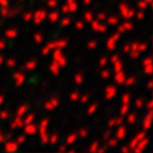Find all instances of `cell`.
<instances>
[{"mask_svg":"<svg viewBox=\"0 0 153 153\" xmlns=\"http://www.w3.org/2000/svg\"><path fill=\"white\" fill-rule=\"evenodd\" d=\"M53 57H54V62L59 65V66H62V65H64L65 63H66V60H65V58L62 56V52L59 51V50H57L56 52H54V54H53Z\"/></svg>","mask_w":153,"mask_h":153,"instance_id":"1","label":"cell"},{"mask_svg":"<svg viewBox=\"0 0 153 153\" xmlns=\"http://www.w3.org/2000/svg\"><path fill=\"white\" fill-rule=\"evenodd\" d=\"M45 18H46V13H45L44 11H37V12L34 15V21H35V23H40V22H42Z\"/></svg>","mask_w":153,"mask_h":153,"instance_id":"2","label":"cell"},{"mask_svg":"<svg viewBox=\"0 0 153 153\" xmlns=\"http://www.w3.org/2000/svg\"><path fill=\"white\" fill-rule=\"evenodd\" d=\"M65 46H66V41H56V42L50 44L47 46V48L48 50H51V48H63Z\"/></svg>","mask_w":153,"mask_h":153,"instance_id":"3","label":"cell"},{"mask_svg":"<svg viewBox=\"0 0 153 153\" xmlns=\"http://www.w3.org/2000/svg\"><path fill=\"white\" fill-rule=\"evenodd\" d=\"M36 131H37V129H36V127H35L34 124H31V123L27 124V127H25V133H27V134L33 135V134H35Z\"/></svg>","mask_w":153,"mask_h":153,"instance_id":"4","label":"cell"},{"mask_svg":"<svg viewBox=\"0 0 153 153\" xmlns=\"http://www.w3.org/2000/svg\"><path fill=\"white\" fill-rule=\"evenodd\" d=\"M121 11H122V15H123L126 18H130V17L134 15V11H129V12H128V7H127V6H121Z\"/></svg>","mask_w":153,"mask_h":153,"instance_id":"5","label":"cell"},{"mask_svg":"<svg viewBox=\"0 0 153 153\" xmlns=\"http://www.w3.org/2000/svg\"><path fill=\"white\" fill-rule=\"evenodd\" d=\"M116 88L114 87H107V89H106V98L107 99H111L112 97H114V94H116Z\"/></svg>","mask_w":153,"mask_h":153,"instance_id":"6","label":"cell"},{"mask_svg":"<svg viewBox=\"0 0 153 153\" xmlns=\"http://www.w3.org/2000/svg\"><path fill=\"white\" fill-rule=\"evenodd\" d=\"M17 148H18V143H16V142H10V143H7V145L5 146V149H6V151H10V152L16 151Z\"/></svg>","mask_w":153,"mask_h":153,"instance_id":"7","label":"cell"},{"mask_svg":"<svg viewBox=\"0 0 153 153\" xmlns=\"http://www.w3.org/2000/svg\"><path fill=\"white\" fill-rule=\"evenodd\" d=\"M92 27H93V29L97 30V31H105V30H106V28H105L104 25H100L98 22H93V23H92Z\"/></svg>","mask_w":153,"mask_h":153,"instance_id":"8","label":"cell"},{"mask_svg":"<svg viewBox=\"0 0 153 153\" xmlns=\"http://www.w3.org/2000/svg\"><path fill=\"white\" fill-rule=\"evenodd\" d=\"M116 81H117V83H120V85L124 83V81H126L124 75H123L121 71H118V72H117V76H116Z\"/></svg>","mask_w":153,"mask_h":153,"instance_id":"9","label":"cell"},{"mask_svg":"<svg viewBox=\"0 0 153 153\" xmlns=\"http://www.w3.org/2000/svg\"><path fill=\"white\" fill-rule=\"evenodd\" d=\"M68 7H69V11H75L77 10V4L74 3V0H68Z\"/></svg>","mask_w":153,"mask_h":153,"instance_id":"10","label":"cell"},{"mask_svg":"<svg viewBox=\"0 0 153 153\" xmlns=\"http://www.w3.org/2000/svg\"><path fill=\"white\" fill-rule=\"evenodd\" d=\"M57 105H58V100L53 99L52 101H50V102H47V104H46V108H48V110H52V108H54Z\"/></svg>","mask_w":153,"mask_h":153,"instance_id":"11","label":"cell"},{"mask_svg":"<svg viewBox=\"0 0 153 153\" xmlns=\"http://www.w3.org/2000/svg\"><path fill=\"white\" fill-rule=\"evenodd\" d=\"M15 79H16V82H17V86H21V85L23 83V81H24V76H23V75H21V74H19V75L17 74V75L15 76Z\"/></svg>","mask_w":153,"mask_h":153,"instance_id":"12","label":"cell"},{"mask_svg":"<svg viewBox=\"0 0 153 153\" xmlns=\"http://www.w3.org/2000/svg\"><path fill=\"white\" fill-rule=\"evenodd\" d=\"M59 68H60V66L54 62V63L52 64V66H51V70H52V72H53L54 75H57V74L59 72Z\"/></svg>","mask_w":153,"mask_h":153,"instance_id":"13","label":"cell"},{"mask_svg":"<svg viewBox=\"0 0 153 153\" xmlns=\"http://www.w3.org/2000/svg\"><path fill=\"white\" fill-rule=\"evenodd\" d=\"M124 135H126V128H124V127H121V128L118 129L117 137H118V139H122V137H124Z\"/></svg>","mask_w":153,"mask_h":153,"instance_id":"14","label":"cell"},{"mask_svg":"<svg viewBox=\"0 0 153 153\" xmlns=\"http://www.w3.org/2000/svg\"><path fill=\"white\" fill-rule=\"evenodd\" d=\"M113 64H114V71H116V72H118V71H121V70H122V64H121V62H120V60L114 62Z\"/></svg>","mask_w":153,"mask_h":153,"instance_id":"15","label":"cell"},{"mask_svg":"<svg viewBox=\"0 0 153 153\" xmlns=\"http://www.w3.org/2000/svg\"><path fill=\"white\" fill-rule=\"evenodd\" d=\"M114 45H116V40H114L113 37H111V39H110V41L107 42V47H108L110 50H112V48L114 47Z\"/></svg>","mask_w":153,"mask_h":153,"instance_id":"16","label":"cell"},{"mask_svg":"<svg viewBox=\"0 0 153 153\" xmlns=\"http://www.w3.org/2000/svg\"><path fill=\"white\" fill-rule=\"evenodd\" d=\"M27 110H28V107H27V106H22V107L18 110V112H17V117H21V116H23V113H24Z\"/></svg>","mask_w":153,"mask_h":153,"instance_id":"17","label":"cell"},{"mask_svg":"<svg viewBox=\"0 0 153 153\" xmlns=\"http://www.w3.org/2000/svg\"><path fill=\"white\" fill-rule=\"evenodd\" d=\"M146 143H147V140H143V141H141L140 142V146L135 149V151H137V152H140V151H142V148H145V146H146Z\"/></svg>","mask_w":153,"mask_h":153,"instance_id":"18","label":"cell"},{"mask_svg":"<svg viewBox=\"0 0 153 153\" xmlns=\"http://www.w3.org/2000/svg\"><path fill=\"white\" fill-rule=\"evenodd\" d=\"M50 19H51L52 22H56V21L58 19V12H53V13H51V15H50Z\"/></svg>","mask_w":153,"mask_h":153,"instance_id":"19","label":"cell"},{"mask_svg":"<svg viewBox=\"0 0 153 153\" xmlns=\"http://www.w3.org/2000/svg\"><path fill=\"white\" fill-rule=\"evenodd\" d=\"M6 35H7L9 37H15V36L17 35V31H15V30H9V31H6Z\"/></svg>","mask_w":153,"mask_h":153,"instance_id":"20","label":"cell"},{"mask_svg":"<svg viewBox=\"0 0 153 153\" xmlns=\"http://www.w3.org/2000/svg\"><path fill=\"white\" fill-rule=\"evenodd\" d=\"M35 65H36V63H35V62H30V63H28V64H27V66H25V68H27V69H29V70H31V69H34V68H35Z\"/></svg>","mask_w":153,"mask_h":153,"instance_id":"21","label":"cell"},{"mask_svg":"<svg viewBox=\"0 0 153 153\" xmlns=\"http://www.w3.org/2000/svg\"><path fill=\"white\" fill-rule=\"evenodd\" d=\"M147 5H148V4L145 1V0H143V1H140V4H139V6H140L141 10H145V9L147 7Z\"/></svg>","mask_w":153,"mask_h":153,"instance_id":"22","label":"cell"},{"mask_svg":"<svg viewBox=\"0 0 153 153\" xmlns=\"http://www.w3.org/2000/svg\"><path fill=\"white\" fill-rule=\"evenodd\" d=\"M33 120H34V116L33 114H29V117H27V120H25V124H29V123H31L33 122Z\"/></svg>","mask_w":153,"mask_h":153,"instance_id":"23","label":"cell"},{"mask_svg":"<svg viewBox=\"0 0 153 153\" xmlns=\"http://www.w3.org/2000/svg\"><path fill=\"white\" fill-rule=\"evenodd\" d=\"M149 118H151V113L147 114V118H146V121H145V128H146V129H147L148 126H149Z\"/></svg>","mask_w":153,"mask_h":153,"instance_id":"24","label":"cell"},{"mask_svg":"<svg viewBox=\"0 0 153 153\" xmlns=\"http://www.w3.org/2000/svg\"><path fill=\"white\" fill-rule=\"evenodd\" d=\"M76 136H77V135H76V134H72L69 139H68V143H72L74 141H75V139H76Z\"/></svg>","mask_w":153,"mask_h":153,"instance_id":"25","label":"cell"},{"mask_svg":"<svg viewBox=\"0 0 153 153\" xmlns=\"http://www.w3.org/2000/svg\"><path fill=\"white\" fill-rule=\"evenodd\" d=\"M86 19H87L88 22H92V21H93V17H92V13H91V12H87V13H86Z\"/></svg>","mask_w":153,"mask_h":153,"instance_id":"26","label":"cell"},{"mask_svg":"<svg viewBox=\"0 0 153 153\" xmlns=\"http://www.w3.org/2000/svg\"><path fill=\"white\" fill-rule=\"evenodd\" d=\"M128 107H129V104H124V106L122 107V114L127 113V111H128Z\"/></svg>","mask_w":153,"mask_h":153,"instance_id":"27","label":"cell"},{"mask_svg":"<svg viewBox=\"0 0 153 153\" xmlns=\"http://www.w3.org/2000/svg\"><path fill=\"white\" fill-rule=\"evenodd\" d=\"M35 41H36V42H41V41H42L41 35H37V34H36V35H35Z\"/></svg>","mask_w":153,"mask_h":153,"instance_id":"28","label":"cell"},{"mask_svg":"<svg viewBox=\"0 0 153 153\" xmlns=\"http://www.w3.org/2000/svg\"><path fill=\"white\" fill-rule=\"evenodd\" d=\"M75 81L77 82V83H81V81H82V77H81V75H77V76H76V77H75Z\"/></svg>","mask_w":153,"mask_h":153,"instance_id":"29","label":"cell"},{"mask_svg":"<svg viewBox=\"0 0 153 153\" xmlns=\"http://www.w3.org/2000/svg\"><path fill=\"white\" fill-rule=\"evenodd\" d=\"M123 27H124V29H126V30H129V29H131V27H133V25H131L130 23H126Z\"/></svg>","mask_w":153,"mask_h":153,"instance_id":"30","label":"cell"},{"mask_svg":"<svg viewBox=\"0 0 153 153\" xmlns=\"http://www.w3.org/2000/svg\"><path fill=\"white\" fill-rule=\"evenodd\" d=\"M123 104H129V97L128 95L123 97Z\"/></svg>","mask_w":153,"mask_h":153,"instance_id":"31","label":"cell"},{"mask_svg":"<svg viewBox=\"0 0 153 153\" xmlns=\"http://www.w3.org/2000/svg\"><path fill=\"white\" fill-rule=\"evenodd\" d=\"M48 5H50L51 7H53V6H56V5H57V1H56V0H51V1L48 3Z\"/></svg>","mask_w":153,"mask_h":153,"instance_id":"32","label":"cell"},{"mask_svg":"<svg viewBox=\"0 0 153 153\" xmlns=\"http://www.w3.org/2000/svg\"><path fill=\"white\" fill-rule=\"evenodd\" d=\"M71 99H72V100H77V99H79V94H77V93H74L72 97H71Z\"/></svg>","mask_w":153,"mask_h":153,"instance_id":"33","label":"cell"},{"mask_svg":"<svg viewBox=\"0 0 153 153\" xmlns=\"http://www.w3.org/2000/svg\"><path fill=\"white\" fill-rule=\"evenodd\" d=\"M0 4H1L4 7L7 6V0H0Z\"/></svg>","mask_w":153,"mask_h":153,"instance_id":"34","label":"cell"},{"mask_svg":"<svg viewBox=\"0 0 153 153\" xmlns=\"http://www.w3.org/2000/svg\"><path fill=\"white\" fill-rule=\"evenodd\" d=\"M134 81H135V80H134V79H129V80H128V81H127V82H126V81H124V82H126V83H127V86H130V85H131V83H133V82H134Z\"/></svg>","mask_w":153,"mask_h":153,"instance_id":"35","label":"cell"},{"mask_svg":"<svg viewBox=\"0 0 153 153\" xmlns=\"http://www.w3.org/2000/svg\"><path fill=\"white\" fill-rule=\"evenodd\" d=\"M108 75H110L108 71H104V72H102V77H104V79H107V77H108Z\"/></svg>","mask_w":153,"mask_h":153,"instance_id":"36","label":"cell"},{"mask_svg":"<svg viewBox=\"0 0 153 153\" xmlns=\"http://www.w3.org/2000/svg\"><path fill=\"white\" fill-rule=\"evenodd\" d=\"M108 22H110L111 24H114V23H117V19H116V18H113V17H112L111 19H108Z\"/></svg>","mask_w":153,"mask_h":153,"instance_id":"37","label":"cell"},{"mask_svg":"<svg viewBox=\"0 0 153 153\" xmlns=\"http://www.w3.org/2000/svg\"><path fill=\"white\" fill-rule=\"evenodd\" d=\"M94 110H97V106H95V105H94V106H92V107H91V108H89V111H88V112H89V114H92V113H93V111H94Z\"/></svg>","mask_w":153,"mask_h":153,"instance_id":"38","label":"cell"},{"mask_svg":"<svg viewBox=\"0 0 153 153\" xmlns=\"http://www.w3.org/2000/svg\"><path fill=\"white\" fill-rule=\"evenodd\" d=\"M134 121H135V116H134V114H131V116L129 117V122H130V123H133Z\"/></svg>","mask_w":153,"mask_h":153,"instance_id":"39","label":"cell"},{"mask_svg":"<svg viewBox=\"0 0 153 153\" xmlns=\"http://www.w3.org/2000/svg\"><path fill=\"white\" fill-rule=\"evenodd\" d=\"M31 17H33V15H30V13L29 15H25V21H30Z\"/></svg>","mask_w":153,"mask_h":153,"instance_id":"40","label":"cell"},{"mask_svg":"<svg viewBox=\"0 0 153 153\" xmlns=\"http://www.w3.org/2000/svg\"><path fill=\"white\" fill-rule=\"evenodd\" d=\"M117 60H118V57H117V56H113V57H112V63L117 62Z\"/></svg>","mask_w":153,"mask_h":153,"instance_id":"41","label":"cell"},{"mask_svg":"<svg viewBox=\"0 0 153 153\" xmlns=\"http://www.w3.org/2000/svg\"><path fill=\"white\" fill-rule=\"evenodd\" d=\"M7 65L13 66V65H15V62H13V60H9V62H7Z\"/></svg>","mask_w":153,"mask_h":153,"instance_id":"42","label":"cell"},{"mask_svg":"<svg viewBox=\"0 0 153 153\" xmlns=\"http://www.w3.org/2000/svg\"><path fill=\"white\" fill-rule=\"evenodd\" d=\"M57 139H58V137H57L56 135H54V136H52V140H51V142H52V143H56V140H57Z\"/></svg>","mask_w":153,"mask_h":153,"instance_id":"43","label":"cell"},{"mask_svg":"<svg viewBox=\"0 0 153 153\" xmlns=\"http://www.w3.org/2000/svg\"><path fill=\"white\" fill-rule=\"evenodd\" d=\"M68 11H69V7H68V5H65L63 7V12H68Z\"/></svg>","mask_w":153,"mask_h":153,"instance_id":"44","label":"cell"},{"mask_svg":"<svg viewBox=\"0 0 153 153\" xmlns=\"http://www.w3.org/2000/svg\"><path fill=\"white\" fill-rule=\"evenodd\" d=\"M69 23H70L69 19H64V21H63V25H66V24H69Z\"/></svg>","mask_w":153,"mask_h":153,"instance_id":"45","label":"cell"},{"mask_svg":"<svg viewBox=\"0 0 153 153\" xmlns=\"http://www.w3.org/2000/svg\"><path fill=\"white\" fill-rule=\"evenodd\" d=\"M95 45H97V42H91V44H89V48H93Z\"/></svg>","mask_w":153,"mask_h":153,"instance_id":"46","label":"cell"},{"mask_svg":"<svg viewBox=\"0 0 153 153\" xmlns=\"http://www.w3.org/2000/svg\"><path fill=\"white\" fill-rule=\"evenodd\" d=\"M4 46H5V44H4L3 41H0V50H3V48H4Z\"/></svg>","mask_w":153,"mask_h":153,"instance_id":"47","label":"cell"},{"mask_svg":"<svg viewBox=\"0 0 153 153\" xmlns=\"http://www.w3.org/2000/svg\"><path fill=\"white\" fill-rule=\"evenodd\" d=\"M6 116H7L6 112H3V113H1V118H6Z\"/></svg>","mask_w":153,"mask_h":153,"instance_id":"48","label":"cell"},{"mask_svg":"<svg viewBox=\"0 0 153 153\" xmlns=\"http://www.w3.org/2000/svg\"><path fill=\"white\" fill-rule=\"evenodd\" d=\"M82 27H83L82 23H77V28H79V29H82Z\"/></svg>","mask_w":153,"mask_h":153,"instance_id":"49","label":"cell"},{"mask_svg":"<svg viewBox=\"0 0 153 153\" xmlns=\"http://www.w3.org/2000/svg\"><path fill=\"white\" fill-rule=\"evenodd\" d=\"M124 30H126V29H124V27H123V25H122V27H120V33H123Z\"/></svg>","mask_w":153,"mask_h":153,"instance_id":"50","label":"cell"},{"mask_svg":"<svg viewBox=\"0 0 153 153\" xmlns=\"http://www.w3.org/2000/svg\"><path fill=\"white\" fill-rule=\"evenodd\" d=\"M116 143H117L116 141H111V143H110V145H111V146H113V145H114V146H116Z\"/></svg>","mask_w":153,"mask_h":153,"instance_id":"51","label":"cell"},{"mask_svg":"<svg viewBox=\"0 0 153 153\" xmlns=\"http://www.w3.org/2000/svg\"><path fill=\"white\" fill-rule=\"evenodd\" d=\"M87 100H88V98H87V97H83V98H82V101H83V102H85V101H87Z\"/></svg>","mask_w":153,"mask_h":153,"instance_id":"52","label":"cell"},{"mask_svg":"<svg viewBox=\"0 0 153 153\" xmlns=\"http://www.w3.org/2000/svg\"><path fill=\"white\" fill-rule=\"evenodd\" d=\"M24 141V137H21L19 140H18V143H21V142H23Z\"/></svg>","mask_w":153,"mask_h":153,"instance_id":"53","label":"cell"},{"mask_svg":"<svg viewBox=\"0 0 153 153\" xmlns=\"http://www.w3.org/2000/svg\"><path fill=\"white\" fill-rule=\"evenodd\" d=\"M91 3V0H85V4H89Z\"/></svg>","mask_w":153,"mask_h":153,"instance_id":"54","label":"cell"},{"mask_svg":"<svg viewBox=\"0 0 153 153\" xmlns=\"http://www.w3.org/2000/svg\"><path fill=\"white\" fill-rule=\"evenodd\" d=\"M104 63H106V59H102L101 60V65H104Z\"/></svg>","mask_w":153,"mask_h":153,"instance_id":"55","label":"cell"},{"mask_svg":"<svg viewBox=\"0 0 153 153\" xmlns=\"http://www.w3.org/2000/svg\"><path fill=\"white\" fill-rule=\"evenodd\" d=\"M3 100H4V98H3V97H0V104L3 102Z\"/></svg>","mask_w":153,"mask_h":153,"instance_id":"56","label":"cell"},{"mask_svg":"<svg viewBox=\"0 0 153 153\" xmlns=\"http://www.w3.org/2000/svg\"><path fill=\"white\" fill-rule=\"evenodd\" d=\"M3 141V136H1V134H0V142Z\"/></svg>","mask_w":153,"mask_h":153,"instance_id":"57","label":"cell"},{"mask_svg":"<svg viewBox=\"0 0 153 153\" xmlns=\"http://www.w3.org/2000/svg\"><path fill=\"white\" fill-rule=\"evenodd\" d=\"M145 1H146L147 4H149V3H151V0H145Z\"/></svg>","mask_w":153,"mask_h":153,"instance_id":"58","label":"cell"},{"mask_svg":"<svg viewBox=\"0 0 153 153\" xmlns=\"http://www.w3.org/2000/svg\"><path fill=\"white\" fill-rule=\"evenodd\" d=\"M1 63H3V58H1V57H0V64H1Z\"/></svg>","mask_w":153,"mask_h":153,"instance_id":"59","label":"cell"}]
</instances>
